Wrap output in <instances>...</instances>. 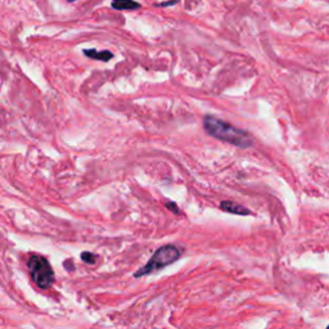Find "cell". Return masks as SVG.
Here are the masks:
<instances>
[{
  "label": "cell",
  "mask_w": 329,
  "mask_h": 329,
  "mask_svg": "<svg viewBox=\"0 0 329 329\" xmlns=\"http://www.w3.org/2000/svg\"><path fill=\"white\" fill-rule=\"evenodd\" d=\"M203 126L211 137L233 144L239 148H249L253 146V139L244 130L230 125L229 122L220 120L217 117L206 116L203 120Z\"/></svg>",
  "instance_id": "cell-1"
},
{
  "label": "cell",
  "mask_w": 329,
  "mask_h": 329,
  "mask_svg": "<svg viewBox=\"0 0 329 329\" xmlns=\"http://www.w3.org/2000/svg\"><path fill=\"white\" fill-rule=\"evenodd\" d=\"M180 256H181V251L177 246L167 244V246L161 247L150 257V261L147 263V265H144L142 269L138 270V273L135 274V276L139 278V276L156 273L158 270L163 269V268H166V266L171 265L175 261H178L180 259Z\"/></svg>",
  "instance_id": "cell-2"
},
{
  "label": "cell",
  "mask_w": 329,
  "mask_h": 329,
  "mask_svg": "<svg viewBox=\"0 0 329 329\" xmlns=\"http://www.w3.org/2000/svg\"><path fill=\"white\" fill-rule=\"evenodd\" d=\"M27 266L30 270L31 278L39 288L48 289L52 287L54 283V273L49 261L45 257L33 255L29 260Z\"/></svg>",
  "instance_id": "cell-3"
},
{
  "label": "cell",
  "mask_w": 329,
  "mask_h": 329,
  "mask_svg": "<svg viewBox=\"0 0 329 329\" xmlns=\"http://www.w3.org/2000/svg\"><path fill=\"white\" fill-rule=\"evenodd\" d=\"M220 207H221V209L226 211V212L236 213V215H249L251 213L248 209L240 206V205H237V203L232 202V201H223Z\"/></svg>",
  "instance_id": "cell-4"
},
{
  "label": "cell",
  "mask_w": 329,
  "mask_h": 329,
  "mask_svg": "<svg viewBox=\"0 0 329 329\" xmlns=\"http://www.w3.org/2000/svg\"><path fill=\"white\" fill-rule=\"evenodd\" d=\"M85 56L90 57V58H94V60H102V62H108L110 60H112L113 54L108 50H102V52H98L95 49H85L84 50Z\"/></svg>",
  "instance_id": "cell-5"
},
{
  "label": "cell",
  "mask_w": 329,
  "mask_h": 329,
  "mask_svg": "<svg viewBox=\"0 0 329 329\" xmlns=\"http://www.w3.org/2000/svg\"><path fill=\"white\" fill-rule=\"evenodd\" d=\"M112 7L119 10H134L140 8V4L134 0H113Z\"/></svg>",
  "instance_id": "cell-6"
},
{
  "label": "cell",
  "mask_w": 329,
  "mask_h": 329,
  "mask_svg": "<svg viewBox=\"0 0 329 329\" xmlns=\"http://www.w3.org/2000/svg\"><path fill=\"white\" fill-rule=\"evenodd\" d=\"M81 259H83L84 263L90 264V265H91V264H95V259H96V257L94 256L93 253H90V252H84L83 255H81Z\"/></svg>",
  "instance_id": "cell-7"
},
{
  "label": "cell",
  "mask_w": 329,
  "mask_h": 329,
  "mask_svg": "<svg viewBox=\"0 0 329 329\" xmlns=\"http://www.w3.org/2000/svg\"><path fill=\"white\" fill-rule=\"evenodd\" d=\"M167 207H169V209H173V212L179 213V209H178L177 205H174V203H167Z\"/></svg>",
  "instance_id": "cell-8"
},
{
  "label": "cell",
  "mask_w": 329,
  "mask_h": 329,
  "mask_svg": "<svg viewBox=\"0 0 329 329\" xmlns=\"http://www.w3.org/2000/svg\"><path fill=\"white\" fill-rule=\"evenodd\" d=\"M68 1H75V0H68Z\"/></svg>",
  "instance_id": "cell-9"
}]
</instances>
